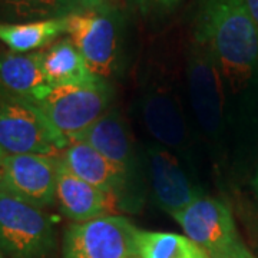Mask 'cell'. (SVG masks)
<instances>
[{
  "instance_id": "obj_18",
  "label": "cell",
  "mask_w": 258,
  "mask_h": 258,
  "mask_svg": "<svg viewBox=\"0 0 258 258\" xmlns=\"http://www.w3.org/2000/svg\"><path fill=\"white\" fill-rule=\"evenodd\" d=\"M135 244L138 258H210L191 238L175 232L138 228Z\"/></svg>"
},
{
  "instance_id": "obj_12",
  "label": "cell",
  "mask_w": 258,
  "mask_h": 258,
  "mask_svg": "<svg viewBox=\"0 0 258 258\" xmlns=\"http://www.w3.org/2000/svg\"><path fill=\"white\" fill-rule=\"evenodd\" d=\"M60 164L72 175L102 191L122 197L129 182L128 171L101 155L92 147L72 141L59 154Z\"/></svg>"
},
{
  "instance_id": "obj_8",
  "label": "cell",
  "mask_w": 258,
  "mask_h": 258,
  "mask_svg": "<svg viewBox=\"0 0 258 258\" xmlns=\"http://www.w3.org/2000/svg\"><path fill=\"white\" fill-rule=\"evenodd\" d=\"M2 164L0 191L37 208H45L55 203L60 169L59 155H3Z\"/></svg>"
},
{
  "instance_id": "obj_22",
  "label": "cell",
  "mask_w": 258,
  "mask_h": 258,
  "mask_svg": "<svg viewBox=\"0 0 258 258\" xmlns=\"http://www.w3.org/2000/svg\"><path fill=\"white\" fill-rule=\"evenodd\" d=\"M245 3H247V8L254 19L255 25L258 26V0H245Z\"/></svg>"
},
{
  "instance_id": "obj_15",
  "label": "cell",
  "mask_w": 258,
  "mask_h": 258,
  "mask_svg": "<svg viewBox=\"0 0 258 258\" xmlns=\"http://www.w3.org/2000/svg\"><path fill=\"white\" fill-rule=\"evenodd\" d=\"M72 141H79L92 147L129 174L134 169V151L128 131L116 112L108 111Z\"/></svg>"
},
{
  "instance_id": "obj_5",
  "label": "cell",
  "mask_w": 258,
  "mask_h": 258,
  "mask_svg": "<svg viewBox=\"0 0 258 258\" xmlns=\"http://www.w3.org/2000/svg\"><path fill=\"white\" fill-rule=\"evenodd\" d=\"M68 139L56 131L36 105L0 95V154L57 155Z\"/></svg>"
},
{
  "instance_id": "obj_11",
  "label": "cell",
  "mask_w": 258,
  "mask_h": 258,
  "mask_svg": "<svg viewBox=\"0 0 258 258\" xmlns=\"http://www.w3.org/2000/svg\"><path fill=\"white\" fill-rule=\"evenodd\" d=\"M56 201L64 217L74 222H85L106 215H118L119 197L102 191L72 175L60 164Z\"/></svg>"
},
{
  "instance_id": "obj_26",
  "label": "cell",
  "mask_w": 258,
  "mask_h": 258,
  "mask_svg": "<svg viewBox=\"0 0 258 258\" xmlns=\"http://www.w3.org/2000/svg\"><path fill=\"white\" fill-rule=\"evenodd\" d=\"M134 258H138V257H134Z\"/></svg>"
},
{
  "instance_id": "obj_3",
  "label": "cell",
  "mask_w": 258,
  "mask_h": 258,
  "mask_svg": "<svg viewBox=\"0 0 258 258\" xmlns=\"http://www.w3.org/2000/svg\"><path fill=\"white\" fill-rule=\"evenodd\" d=\"M172 218L210 258H255L241 240L231 208L221 200L203 195Z\"/></svg>"
},
{
  "instance_id": "obj_23",
  "label": "cell",
  "mask_w": 258,
  "mask_h": 258,
  "mask_svg": "<svg viewBox=\"0 0 258 258\" xmlns=\"http://www.w3.org/2000/svg\"><path fill=\"white\" fill-rule=\"evenodd\" d=\"M252 189H254V194H255V198H257L258 203V172L254 176V179H252Z\"/></svg>"
},
{
  "instance_id": "obj_6",
  "label": "cell",
  "mask_w": 258,
  "mask_h": 258,
  "mask_svg": "<svg viewBox=\"0 0 258 258\" xmlns=\"http://www.w3.org/2000/svg\"><path fill=\"white\" fill-rule=\"evenodd\" d=\"M66 36L83 56L91 72L108 79L119 62V9L82 10L66 16Z\"/></svg>"
},
{
  "instance_id": "obj_25",
  "label": "cell",
  "mask_w": 258,
  "mask_h": 258,
  "mask_svg": "<svg viewBox=\"0 0 258 258\" xmlns=\"http://www.w3.org/2000/svg\"><path fill=\"white\" fill-rule=\"evenodd\" d=\"M0 258H5V255H3V254H2V252H0Z\"/></svg>"
},
{
  "instance_id": "obj_20",
  "label": "cell",
  "mask_w": 258,
  "mask_h": 258,
  "mask_svg": "<svg viewBox=\"0 0 258 258\" xmlns=\"http://www.w3.org/2000/svg\"><path fill=\"white\" fill-rule=\"evenodd\" d=\"M182 0H132L134 6L145 18H164L172 13Z\"/></svg>"
},
{
  "instance_id": "obj_1",
  "label": "cell",
  "mask_w": 258,
  "mask_h": 258,
  "mask_svg": "<svg viewBox=\"0 0 258 258\" xmlns=\"http://www.w3.org/2000/svg\"><path fill=\"white\" fill-rule=\"evenodd\" d=\"M194 39L208 47L232 89H242L258 75V26L245 0H201Z\"/></svg>"
},
{
  "instance_id": "obj_14",
  "label": "cell",
  "mask_w": 258,
  "mask_h": 258,
  "mask_svg": "<svg viewBox=\"0 0 258 258\" xmlns=\"http://www.w3.org/2000/svg\"><path fill=\"white\" fill-rule=\"evenodd\" d=\"M142 118L149 134L166 148H182L188 139L184 115L169 92L157 89L142 101Z\"/></svg>"
},
{
  "instance_id": "obj_4",
  "label": "cell",
  "mask_w": 258,
  "mask_h": 258,
  "mask_svg": "<svg viewBox=\"0 0 258 258\" xmlns=\"http://www.w3.org/2000/svg\"><path fill=\"white\" fill-rule=\"evenodd\" d=\"M55 228L42 208L0 191V252L10 258H49Z\"/></svg>"
},
{
  "instance_id": "obj_13",
  "label": "cell",
  "mask_w": 258,
  "mask_h": 258,
  "mask_svg": "<svg viewBox=\"0 0 258 258\" xmlns=\"http://www.w3.org/2000/svg\"><path fill=\"white\" fill-rule=\"evenodd\" d=\"M0 89L5 92V96L29 103L42 101L52 89L43 72L42 50L30 53H2Z\"/></svg>"
},
{
  "instance_id": "obj_2",
  "label": "cell",
  "mask_w": 258,
  "mask_h": 258,
  "mask_svg": "<svg viewBox=\"0 0 258 258\" xmlns=\"http://www.w3.org/2000/svg\"><path fill=\"white\" fill-rule=\"evenodd\" d=\"M112 96L109 82L95 76L86 82L55 86L33 105L69 142L108 112Z\"/></svg>"
},
{
  "instance_id": "obj_21",
  "label": "cell",
  "mask_w": 258,
  "mask_h": 258,
  "mask_svg": "<svg viewBox=\"0 0 258 258\" xmlns=\"http://www.w3.org/2000/svg\"><path fill=\"white\" fill-rule=\"evenodd\" d=\"M82 10L119 9V0H78Z\"/></svg>"
},
{
  "instance_id": "obj_24",
  "label": "cell",
  "mask_w": 258,
  "mask_h": 258,
  "mask_svg": "<svg viewBox=\"0 0 258 258\" xmlns=\"http://www.w3.org/2000/svg\"><path fill=\"white\" fill-rule=\"evenodd\" d=\"M2 158H3V155L0 154V179H2V174H3V164H2Z\"/></svg>"
},
{
  "instance_id": "obj_16",
  "label": "cell",
  "mask_w": 258,
  "mask_h": 258,
  "mask_svg": "<svg viewBox=\"0 0 258 258\" xmlns=\"http://www.w3.org/2000/svg\"><path fill=\"white\" fill-rule=\"evenodd\" d=\"M66 18V16H64ZM55 18L33 22H0V42L15 53L43 50L66 36V19Z\"/></svg>"
},
{
  "instance_id": "obj_19",
  "label": "cell",
  "mask_w": 258,
  "mask_h": 258,
  "mask_svg": "<svg viewBox=\"0 0 258 258\" xmlns=\"http://www.w3.org/2000/svg\"><path fill=\"white\" fill-rule=\"evenodd\" d=\"M82 12L78 0H0V22L19 23Z\"/></svg>"
},
{
  "instance_id": "obj_9",
  "label": "cell",
  "mask_w": 258,
  "mask_h": 258,
  "mask_svg": "<svg viewBox=\"0 0 258 258\" xmlns=\"http://www.w3.org/2000/svg\"><path fill=\"white\" fill-rule=\"evenodd\" d=\"M186 76L197 120L207 135L214 137L224 118V79L208 47L197 39L189 49Z\"/></svg>"
},
{
  "instance_id": "obj_10",
  "label": "cell",
  "mask_w": 258,
  "mask_h": 258,
  "mask_svg": "<svg viewBox=\"0 0 258 258\" xmlns=\"http://www.w3.org/2000/svg\"><path fill=\"white\" fill-rule=\"evenodd\" d=\"M147 154L151 186L161 210L174 215L205 195L189 181L182 166L169 151L151 147Z\"/></svg>"
},
{
  "instance_id": "obj_17",
  "label": "cell",
  "mask_w": 258,
  "mask_h": 258,
  "mask_svg": "<svg viewBox=\"0 0 258 258\" xmlns=\"http://www.w3.org/2000/svg\"><path fill=\"white\" fill-rule=\"evenodd\" d=\"M42 66L47 83L52 88L86 82L96 76L68 36L57 39L42 50Z\"/></svg>"
},
{
  "instance_id": "obj_7",
  "label": "cell",
  "mask_w": 258,
  "mask_h": 258,
  "mask_svg": "<svg viewBox=\"0 0 258 258\" xmlns=\"http://www.w3.org/2000/svg\"><path fill=\"white\" fill-rule=\"evenodd\" d=\"M137 232L138 227L122 215L74 222L64 231L62 258L137 257Z\"/></svg>"
}]
</instances>
